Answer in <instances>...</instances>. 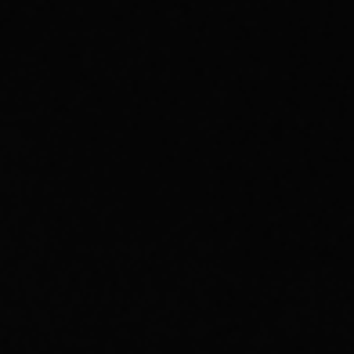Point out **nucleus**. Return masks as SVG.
Returning a JSON list of instances; mask_svg holds the SVG:
<instances>
[]
</instances>
